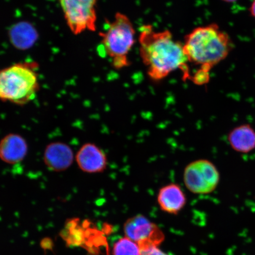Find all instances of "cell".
<instances>
[{
  "mask_svg": "<svg viewBox=\"0 0 255 255\" xmlns=\"http://www.w3.org/2000/svg\"><path fill=\"white\" fill-rule=\"evenodd\" d=\"M139 43L142 61L153 81H161L177 69L182 71L184 79L190 78L183 44L175 40L170 31H155L152 25H143Z\"/></svg>",
  "mask_w": 255,
  "mask_h": 255,
  "instance_id": "obj_1",
  "label": "cell"
},
{
  "mask_svg": "<svg viewBox=\"0 0 255 255\" xmlns=\"http://www.w3.org/2000/svg\"><path fill=\"white\" fill-rule=\"evenodd\" d=\"M183 46L189 62L200 66L192 80L201 85L208 82L213 67L227 57L233 43L218 25L211 24L194 28L185 37Z\"/></svg>",
  "mask_w": 255,
  "mask_h": 255,
  "instance_id": "obj_2",
  "label": "cell"
},
{
  "mask_svg": "<svg viewBox=\"0 0 255 255\" xmlns=\"http://www.w3.org/2000/svg\"><path fill=\"white\" fill-rule=\"evenodd\" d=\"M39 88L33 63H15L0 73V97L4 102L26 104L36 97Z\"/></svg>",
  "mask_w": 255,
  "mask_h": 255,
  "instance_id": "obj_3",
  "label": "cell"
},
{
  "mask_svg": "<svg viewBox=\"0 0 255 255\" xmlns=\"http://www.w3.org/2000/svg\"><path fill=\"white\" fill-rule=\"evenodd\" d=\"M135 31L126 14L117 12L106 30L100 34L105 53L109 56L114 68L129 65L128 54L135 42Z\"/></svg>",
  "mask_w": 255,
  "mask_h": 255,
  "instance_id": "obj_4",
  "label": "cell"
},
{
  "mask_svg": "<svg viewBox=\"0 0 255 255\" xmlns=\"http://www.w3.org/2000/svg\"><path fill=\"white\" fill-rule=\"evenodd\" d=\"M220 180L221 174L218 168L208 159H197L184 168L185 186L193 194L204 195L212 193L218 187Z\"/></svg>",
  "mask_w": 255,
  "mask_h": 255,
  "instance_id": "obj_5",
  "label": "cell"
},
{
  "mask_svg": "<svg viewBox=\"0 0 255 255\" xmlns=\"http://www.w3.org/2000/svg\"><path fill=\"white\" fill-rule=\"evenodd\" d=\"M67 25L78 35L97 30L98 0H58Z\"/></svg>",
  "mask_w": 255,
  "mask_h": 255,
  "instance_id": "obj_6",
  "label": "cell"
},
{
  "mask_svg": "<svg viewBox=\"0 0 255 255\" xmlns=\"http://www.w3.org/2000/svg\"><path fill=\"white\" fill-rule=\"evenodd\" d=\"M124 230L127 238L136 242L142 252L158 247L165 239L160 228L140 214L128 219L124 224Z\"/></svg>",
  "mask_w": 255,
  "mask_h": 255,
  "instance_id": "obj_7",
  "label": "cell"
},
{
  "mask_svg": "<svg viewBox=\"0 0 255 255\" xmlns=\"http://www.w3.org/2000/svg\"><path fill=\"white\" fill-rule=\"evenodd\" d=\"M76 161L82 171L90 174L102 173L108 164L105 152L93 143L82 146L76 154Z\"/></svg>",
  "mask_w": 255,
  "mask_h": 255,
  "instance_id": "obj_8",
  "label": "cell"
},
{
  "mask_svg": "<svg viewBox=\"0 0 255 255\" xmlns=\"http://www.w3.org/2000/svg\"><path fill=\"white\" fill-rule=\"evenodd\" d=\"M43 161L50 170L61 172L71 166L74 161V154L66 143L53 142L44 149Z\"/></svg>",
  "mask_w": 255,
  "mask_h": 255,
  "instance_id": "obj_9",
  "label": "cell"
},
{
  "mask_svg": "<svg viewBox=\"0 0 255 255\" xmlns=\"http://www.w3.org/2000/svg\"><path fill=\"white\" fill-rule=\"evenodd\" d=\"M157 200L162 212L175 215L186 206L187 197L180 185L170 183L159 189Z\"/></svg>",
  "mask_w": 255,
  "mask_h": 255,
  "instance_id": "obj_10",
  "label": "cell"
},
{
  "mask_svg": "<svg viewBox=\"0 0 255 255\" xmlns=\"http://www.w3.org/2000/svg\"><path fill=\"white\" fill-rule=\"evenodd\" d=\"M27 152L26 141L17 133H8L0 143V158L8 164H15L23 161Z\"/></svg>",
  "mask_w": 255,
  "mask_h": 255,
  "instance_id": "obj_11",
  "label": "cell"
},
{
  "mask_svg": "<svg viewBox=\"0 0 255 255\" xmlns=\"http://www.w3.org/2000/svg\"><path fill=\"white\" fill-rule=\"evenodd\" d=\"M228 141L234 151L250 152L255 149V130L249 124L235 127L229 132Z\"/></svg>",
  "mask_w": 255,
  "mask_h": 255,
  "instance_id": "obj_12",
  "label": "cell"
},
{
  "mask_svg": "<svg viewBox=\"0 0 255 255\" xmlns=\"http://www.w3.org/2000/svg\"><path fill=\"white\" fill-rule=\"evenodd\" d=\"M10 38L14 46L25 49L33 45L37 39V33L30 24L20 23L12 28Z\"/></svg>",
  "mask_w": 255,
  "mask_h": 255,
  "instance_id": "obj_13",
  "label": "cell"
},
{
  "mask_svg": "<svg viewBox=\"0 0 255 255\" xmlns=\"http://www.w3.org/2000/svg\"><path fill=\"white\" fill-rule=\"evenodd\" d=\"M78 219H73L67 223L65 230L62 233L63 237L69 245L79 246L84 242L85 233L78 225Z\"/></svg>",
  "mask_w": 255,
  "mask_h": 255,
  "instance_id": "obj_14",
  "label": "cell"
},
{
  "mask_svg": "<svg viewBox=\"0 0 255 255\" xmlns=\"http://www.w3.org/2000/svg\"><path fill=\"white\" fill-rule=\"evenodd\" d=\"M114 255H142L139 245L128 238H121L114 244Z\"/></svg>",
  "mask_w": 255,
  "mask_h": 255,
  "instance_id": "obj_15",
  "label": "cell"
},
{
  "mask_svg": "<svg viewBox=\"0 0 255 255\" xmlns=\"http://www.w3.org/2000/svg\"><path fill=\"white\" fill-rule=\"evenodd\" d=\"M142 255H170L159 250L158 247L152 248L142 252Z\"/></svg>",
  "mask_w": 255,
  "mask_h": 255,
  "instance_id": "obj_16",
  "label": "cell"
},
{
  "mask_svg": "<svg viewBox=\"0 0 255 255\" xmlns=\"http://www.w3.org/2000/svg\"><path fill=\"white\" fill-rule=\"evenodd\" d=\"M251 14L255 18V0L252 2L250 8Z\"/></svg>",
  "mask_w": 255,
  "mask_h": 255,
  "instance_id": "obj_17",
  "label": "cell"
},
{
  "mask_svg": "<svg viewBox=\"0 0 255 255\" xmlns=\"http://www.w3.org/2000/svg\"><path fill=\"white\" fill-rule=\"evenodd\" d=\"M223 1H227V2H234L237 1V0H223Z\"/></svg>",
  "mask_w": 255,
  "mask_h": 255,
  "instance_id": "obj_18",
  "label": "cell"
}]
</instances>
